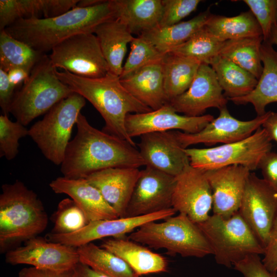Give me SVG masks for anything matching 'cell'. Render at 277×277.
Listing matches in <instances>:
<instances>
[{"label": "cell", "mask_w": 277, "mask_h": 277, "mask_svg": "<svg viewBox=\"0 0 277 277\" xmlns=\"http://www.w3.org/2000/svg\"><path fill=\"white\" fill-rule=\"evenodd\" d=\"M262 127L266 130L271 140L277 143V112L271 111Z\"/></svg>", "instance_id": "cell-48"}, {"label": "cell", "mask_w": 277, "mask_h": 277, "mask_svg": "<svg viewBox=\"0 0 277 277\" xmlns=\"http://www.w3.org/2000/svg\"><path fill=\"white\" fill-rule=\"evenodd\" d=\"M9 81L12 86L16 88L27 80L30 73L22 68L11 70L8 73Z\"/></svg>", "instance_id": "cell-47"}, {"label": "cell", "mask_w": 277, "mask_h": 277, "mask_svg": "<svg viewBox=\"0 0 277 277\" xmlns=\"http://www.w3.org/2000/svg\"><path fill=\"white\" fill-rule=\"evenodd\" d=\"M140 173L138 168H109L85 179L100 191L119 217H124Z\"/></svg>", "instance_id": "cell-21"}, {"label": "cell", "mask_w": 277, "mask_h": 277, "mask_svg": "<svg viewBox=\"0 0 277 277\" xmlns=\"http://www.w3.org/2000/svg\"><path fill=\"white\" fill-rule=\"evenodd\" d=\"M73 269L60 271L30 266L22 269L18 277H73Z\"/></svg>", "instance_id": "cell-46"}, {"label": "cell", "mask_w": 277, "mask_h": 277, "mask_svg": "<svg viewBox=\"0 0 277 277\" xmlns=\"http://www.w3.org/2000/svg\"><path fill=\"white\" fill-rule=\"evenodd\" d=\"M114 18L111 0L91 7H75L57 16L20 18L4 30L43 53L75 35L92 33L100 24Z\"/></svg>", "instance_id": "cell-2"}, {"label": "cell", "mask_w": 277, "mask_h": 277, "mask_svg": "<svg viewBox=\"0 0 277 277\" xmlns=\"http://www.w3.org/2000/svg\"><path fill=\"white\" fill-rule=\"evenodd\" d=\"M49 186L55 193L69 196L83 211L89 222L120 217L100 191L86 179L61 176L52 181Z\"/></svg>", "instance_id": "cell-22"}, {"label": "cell", "mask_w": 277, "mask_h": 277, "mask_svg": "<svg viewBox=\"0 0 277 277\" xmlns=\"http://www.w3.org/2000/svg\"><path fill=\"white\" fill-rule=\"evenodd\" d=\"M73 277H109L98 272L88 266L79 262L73 269Z\"/></svg>", "instance_id": "cell-49"}, {"label": "cell", "mask_w": 277, "mask_h": 277, "mask_svg": "<svg viewBox=\"0 0 277 277\" xmlns=\"http://www.w3.org/2000/svg\"><path fill=\"white\" fill-rule=\"evenodd\" d=\"M172 206L196 224L209 217L212 194L204 171L190 165L175 176Z\"/></svg>", "instance_id": "cell-15"}, {"label": "cell", "mask_w": 277, "mask_h": 277, "mask_svg": "<svg viewBox=\"0 0 277 277\" xmlns=\"http://www.w3.org/2000/svg\"><path fill=\"white\" fill-rule=\"evenodd\" d=\"M214 118L211 114L199 116L181 115L167 103L158 109L142 113H130L126 118L128 135L133 138L148 133L180 130L195 133Z\"/></svg>", "instance_id": "cell-17"}, {"label": "cell", "mask_w": 277, "mask_h": 277, "mask_svg": "<svg viewBox=\"0 0 277 277\" xmlns=\"http://www.w3.org/2000/svg\"><path fill=\"white\" fill-rule=\"evenodd\" d=\"M59 79L71 90L87 100L105 121L103 131L125 140L135 146L125 127L130 113L152 111L133 97L122 85L120 76L110 72L99 78H88L68 71H56Z\"/></svg>", "instance_id": "cell-3"}, {"label": "cell", "mask_w": 277, "mask_h": 277, "mask_svg": "<svg viewBox=\"0 0 277 277\" xmlns=\"http://www.w3.org/2000/svg\"><path fill=\"white\" fill-rule=\"evenodd\" d=\"M204 27L222 42L263 36L259 24L250 10L232 17L211 14Z\"/></svg>", "instance_id": "cell-32"}, {"label": "cell", "mask_w": 277, "mask_h": 277, "mask_svg": "<svg viewBox=\"0 0 277 277\" xmlns=\"http://www.w3.org/2000/svg\"><path fill=\"white\" fill-rule=\"evenodd\" d=\"M104 0H80L76 7L80 8L91 7L102 3Z\"/></svg>", "instance_id": "cell-50"}, {"label": "cell", "mask_w": 277, "mask_h": 277, "mask_svg": "<svg viewBox=\"0 0 277 277\" xmlns=\"http://www.w3.org/2000/svg\"><path fill=\"white\" fill-rule=\"evenodd\" d=\"M80 262L109 277H140L122 259L92 242L76 248Z\"/></svg>", "instance_id": "cell-34"}, {"label": "cell", "mask_w": 277, "mask_h": 277, "mask_svg": "<svg viewBox=\"0 0 277 277\" xmlns=\"http://www.w3.org/2000/svg\"><path fill=\"white\" fill-rule=\"evenodd\" d=\"M256 19L262 32L263 42H269L277 25V0H244Z\"/></svg>", "instance_id": "cell-40"}, {"label": "cell", "mask_w": 277, "mask_h": 277, "mask_svg": "<svg viewBox=\"0 0 277 277\" xmlns=\"http://www.w3.org/2000/svg\"><path fill=\"white\" fill-rule=\"evenodd\" d=\"M233 267L243 277H277V272L269 271L258 254L248 255Z\"/></svg>", "instance_id": "cell-42"}, {"label": "cell", "mask_w": 277, "mask_h": 277, "mask_svg": "<svg viewBox=\"0 0 277 277\" xmlns=\"http://www.w3.org/2000/svg\"><path fill=\"white\" fill-rule=\"evenodd\" d=\"M263 36L225 41L219 55L233 62L259 79L263 71L261 46Z\"/></svg>", "instance_id": "cell-33"}, {"label": "cell", "mask_w": 277, "mask_h": 277, "mask_svg": "<svg viewBox=\"0 0 277 277\" xmlns=\"http://www.w3.org/2000/svg\"><path fill=\"white\" fill-rule=\"evenodd\" d=\"M163 14L159 27L175 25L194 11L200 0H162Z\"/></svg>", "instance_id": "cell-41"}, {"label": "cell", "mask_w": 277, "mask_h": 277, "mask_svg": "<svg viewBox=\"0 0 277 277\" xmlns=\"http://www.w3.org/2000/svg\"><path fill=\"white\" fill-rule=\"evenodd\" d=\"M15 89L9 81L7 73L0 69V106L3 114L9 113Z\"/></svg>", "instance_id": "cell-45"}, {"label": "cell", "mask_w": 277, "mask_h": 277, "mask_svg": "<svg viewBox=\"0 0 277 277\" xmlns=\"http://www.w3.org/2000/svg\"><path fill=\"white\" fill-rule=\"evenodd\" d=\"M272 140L262 127L243 140L206 148H185L191 166L206 171L240 165L250 171L258 169L264 155L271 151Z\"/></svg>", "instance_id": "cell-9"}, {"label": "cell", "mask_w": 277, "mask_h": 277, "mask_svg": "<svg viewBox=\"0 0 277 277\" xmlns=\"http://www.w3.org/2000/svg\"><path fill=\"white\" fill-rule=\"evenodd\" d=\"M201 64L193 58L171 52L165 54L162 65L164 90L168 103L189 88Z\"/></svg>", "instance_id": "cell-30"}, {"label": "cell", "mask_w": 277, "mask_h": 277, "mask_svg": "<svg viewBox=\"0 0 277 277\" xmlns=\"http://www.w3.org/2000/svg\"><path fill=\"white\" fill-rule=\"evenodd\" d=\"M162 61L144 66L120 79L122 85L133 97L152 110L168 103Z\"/></svg>", "instance_id": "cell-23"}, {"label": "cell", "mask_w": 277, "mask_h": 277, "mask_svg": "<svg viewBox=\"0 0 277 277\" xmlns=\"http://www.w3.org/2000/svg\"><path fill=\"white\" fill-rule=\"evenodd\" d=\"M262 261L270 271L277 272V216L272 224Z\"/></svg>", "instance_id": "cell-43"}, {"label": "cell", "mask_w": 277, "mask_h": 277, "mask_svg": "<svg viewBox=\"0 0 277 277\" xmlns=\"http://www.w3.org/2000/svg\"><path fill=\"white\" fill-rule=\"evenodd\" d=\"M209 65L228 100L248 95L258 84V80L251 73L219 55L211 61Z\"/></svg>", "instance_id": "cell-31"}, {"label": "cell", "mask_w": 277, "mask_h": 277, "mask_svg": "<svg viewBox=\"0 0 277 277\" xmlns=\"http://www.w3.org/2000/svg\"><path fill=\"white\" fill-rule=\"evenodd\" d=\"M48 217L37 195L20 181L2 186L0 195V250L37 236Z\"/></svg>", "instance_id": "cell-4"}, {"label": "cell", "mask_w": 277, "mask_h": 277, "mask_svg": "<svg viewBox=\"0 0 277 277\" xmlns=\"http://www.w3.org/2000/svg\"><path fill=\"white\" fill-rule=\"evenodd\" d=\"M86 99L74 92L51 108L29 129L28 135L44 156L55 165H61L81 110Z\"/></svg>", "instance_id": "cell-8"}, {"label": "cell", "mask_w": 277, "mask_h": 277, "mask_svg": "<svg viewBox=\"0 0 277 277\" xmlns=\"http://www.w3.org/2000/svg\"><path fill=\"white\" fill-rule=\"evenodd\" d=\"M93 33L109 68V72L120 76L127 45L134 37L127 27L113 18L100 24Z\"/></svg>", "instance_id": "cell-28"}, {"label": "cell", "mask_w": 277, "mask_h": 277, "mask_svg": "<svg viewBox=\"0 0 277 277\" xmlns=\"http://www.w3.org/2000/svg\"><path fill=\"white\" fill-rule=\"evenodd\" d=\"M159 221L143 224L128 239L152 248L164 249L170 255L202 258L212 254L205 236L186 214L179 213Z\"/></svg>", "instance_id": "cell-5"}, {"label": "cell", "mask_w": 277, "mask_h": 277, "mask_svg": "<svg viewBox=\"0 0 277 277\" xmlns=\"http://www.w3.org/2000/svg\"><path fill=\"white\" fill-rule=\"evenodd\" d=\"M100 247L124 260L139 276L168 271V263L164 256L128 238L104 240Z\"/></svg>", "instance_id": "cell-24"}, {"label": "cell", "mask_w": 277, "mask_h": 277, "mask_svg": "<svg viewBox=\"0 0 277 277\" xmlns=\"http://www.w3.org/2000/svg\"><path fill=\"white\" fill-rule=\"evenodd\" d=\"M54 224L52 233L69 234L76 232L89 223L85 214L71 198L63 199L52 216Z\"/></svg>", "instance_id": "cell-37"}, {"label": "cell", "mask_w": 277, "mask_h": 277, "mask_svg": "<svg viewBox=\"0 0 277 277\" xmlns=\"http://www.w3.org/2000/svg\"><path fill=\"white\" fill-rule=\"evenodd\" d=\"M211 13L208 8L193 18L170 26L157 27L140 36L166 54L187 41L206 24Z\"/></svg>", "instance_id": "cell-29"}, {"label": "cell", "mask_w": 277, "mask_h": 277, "mask_svg": "<svg viewBox=\"0 0 277 277\" xmlns=\"http://www.w3.org/2000/svg\"><path fill=\"white\" fill-rule=\"evenodd\" d=\"M130 44V52L123 66L120 79L127 77L144 66L162 61L165 55L141 36L134 37Z\"/></svg>", "instance_id": "cell-38"}, {"label": "cell", "mask_w": 277, "mask_h": 277, "mask_svg": "<svg viewBox=\"0 0 277 277\" xmlns=\"http://www.w3.org/2000/svg\"><path fill=\"white\" fill-rule=\"evenodd\" d=\"M29 129L17 121H11L8 115H0V156L14 159L18 153L19 141L28 135Z\"/></svg>", "instance_id": "cell-39"}, {"label": "cell", "mask_w": 277, "mask_h": 277, "mask_svg": "<svg viewBox=\"0 0 277 277\" xmlns=\"http://www.w3.org/2000/svg\"><path fill=\"white\" fill-rule=\"evenodd\" d=\"M239 212L265 249L277 216V190L250 172Z\"/></svg>", "instance_id": "cell-11"}, {"label": "cell", "mask_w": 277, "mask_h": 277, "mask_svg": "<svg viewBox=\"0 0 277 277\" xmlns=\"http://www.w3.org/2000/svg\"><path fill=\"white\" fill-rule=\"evenodd\" d=\"M44 54L14 38L5 30H1L0 69L6 73L22 68L30 73Z\"/></svg>", "instance_id": "cell-35"}, {"label": "cell", "mask_w": 277, "mask_h": 277, "mask_svg": "<svg viewBox=\"0 0 277 277\" xmlns=\"http://www.w3.org/2000/svg\"><path fill=\"white\" fill-rule=\"evenodd\" d=\"M114 18L130 32L140 36L159 26L163 14L162 0H111Z\"/></svg>", "instance_id": "cell-26"}, {"label": "cell", "mask_w": 277, "mask_h": 277, "mask_svg": "<svg viewBox=\"0 0 277 277\" xmlns=\"http://www.w3.org/2000/svg\"><path fill=\"white\" fill-rule=\"evenodd\" d=\"M268 42H269L272 45L274 44L277 46V25L272 29L271 37Z\"/></svg>", "instance_id": "cell-51"}, {"label": "cell", "mask_w": 277, "mask_h": 277, "mask_svg": "<svg viewBox=\"0 0 277 277\" xmlns=\"http://www.w3.org/2000/svg\"><path fill=\"white\" fill-rule=\"evenodd\" d=\"M258 168L261 170L263 179L277 190V153L271 151L266 153Z\"/></svg>", "instance_id": "cell-44"}, {"label": "cell", "mask_w": 277, "mask_h": 277, "mask_svg": "<svg viewBox=\"0 0 277 277\" xmlns=\"http://www.w3.org/2000/svg\"><path fill=\"white\" fill-rule=\"evenodd\" d=\"M80 0H1L0 30L20 18H50L75 8Z\"/></svg>", "instance_id": "cell-27"}, {"label": "cell", "mask_w": 277, "mask_h": 277, "mask_svg": "<svg viewBox=\"0 0 277 277\" xmlns=\"http://www.w3.org/2000/svg\"><path fill=\"white\" fill-rule=\"evenodd\" d=\"M224 42L212 34L204 26L187 41L170 52L193 58L209 65L211 61L219 55Z\"/></svg>", "instance_id": "cell-36"}, {"label": "cell", "mask_w": 277, "mask_h": 277, "mask_svg": "<svg viewBox=\"0 0 277 277\" xmlns=\"http://www.w3.org/2000/svg\"><path fill=\"white\" fill-rule=\"evenodd\" d=\"M261 52L263 68L255 88L247 95L228 99L236 105L250 103L258 116L266 113L268 104L277 102V51L271 43L263 42Z\"/></svg>", "instance_id": "cell-25"}, {"label": "cell", "mask_w": 277, "mask_h": 277, "mask_svg": "<svg viewBox=\"0 0 277 277\" xmlns=\"http://www.w3.org/2000/svg\"><path fill=\"white\" fill-rule=\"evenodd\" d=\"M76 125V134L69 142L61 165L63 176L85 179L109 168L145 166L135 146L93 127L81 113Z\"/></svg>", "instance_id": "cell-1"}, {"label": "cell", "mask_w": 277, "mask_h": 277, "mask_svg": "<svg viewBox=\"0 0 277 277\" xmlns=\"http://www.w3.org/2000/svg\"><path fill=\"white\" fill-rule=\"evenodd\" d=\"M5 261L12 265L25 264L64 271L73 269L80 258L75 247L35 236L26 241L23 246L8 251Z\"/></svg>", "instance_id": "cell-13"}, {"label": "cell", "mask_w": 277, "mask_h": 277, "mask_svg": "<svg viewBox=\"0 0 277 277\" xmlns=\"http://www.w3.org/2000/svg\"><path fill=\"white\" fill-rule=\"evenodd\" d=\"M49 57L55 68L82 77L99 78L109 72L97 38L92 33L67 38L54 47Z\"/></svg>", "instance_id": "cell-10"}, {"label": "cell", "mask_w": 277, "mask_h": 277, "mask_svg": "<svg viewBox=\"0 0 277 277\" xmlns=\"http://www.w3.org/2000/svg\"><path fill=\"white\" fill-rule=\"evenodd\" d=\"M204 171L212 191L213 214L228 218L238 212L250 171L231 165Z\"/></svg>", "instance_id": "cell-20"}, {"label": "cell", "mask_w": 277, "mask_h": 277, "mask_svg": "<svg viewBox=\"0 0 277 277\" xmlns=\"http://www.w3.org/2000/svg\"><path fill=\"white\" fill-rule=\"evenodd\" d=\"M212 250L216 263L227 268L265 249L239 211L226 218L213 214L197 223Z\"/></svg>", "instance_id": "cell-7"}, {"label": "cell", "mask_w": 277, "mask_h": 277, "mask_svg": "<svg viewBox=\"0 0 277 277\" xmlns=\"http://www.w3.org/2000/svg\"><path fill=\"white\" fill-rule=\"evenodd\" d=\"M56 71L49 57L45 54L33 68L21 89L15 93L9 113L16 121L26 126L74 93L59 79Z\"/></svg>", "instance_id": "cell-6"}, {"label": "cell", "mask_w": 277, "mask_h": 277, "mask_svg": "<svg viewBox=\"0 0 277 277\" xmlns=\"http://www.w3.org/2000/svg\"><path fill=\"white\" fill-rule=\"evenodd\" d=\"M223 92L211 67L202 63L189 88L168 103L177 113L201 116L208 108L226 106L228 100Z\"/></svg>", "instance_id": "cell-18"}, {"label": "cell", "mask_w": 277, "mask_h": 277, "mask_svg": "<svg viewBox=\"0 0 277 277\" xmlns=\"http://www.w3.org/2000/svg\"><path fill=\"white\" fill-rule=\"evenodd\" d=\"M217 117L213 118L200 131L188 133L176 130L177 138L184 148L198 144L212 146L228 144L246 138L252 134L268 118L271 111L249 121L239 120L230 113L226 106L219 109Z\"/></svg>", "instance_id": "cell-16"}, {"label": "cell", "mask_w": 277, "mask_h": 277, "mask_svg": "<svg viewBox=\"0 0 277 277\" xmlns=\"http://www.w3.org/2000/svg\"><path fill=\"white\" fill-rule=\"evenodd\" d=\"M140 137L139 152L146 166L176 176L190 165L176 130L148 133Z\"/></svg>", "instance_id": "cell-19"}, {"label": "cell", "mask_w": 277, "mask_h": 277, "mask_svg": "<svg viewBox=\"0 0 277 277\" xmlns=\"http://www.w3.org/2000/svg\"><path fill=\"white\" fill-rule=\"evenodd\" d=\"M176 212L171 208L148 215L92 221L76 232L69 234L50 232L45 238L50 242L77 248L105 238H123L145 223L163 220L174 215Z\"/></svg>", "instance_id": "cell-12"}, {"label": "cell", "mask_w": 277, "mask_h": 277, "mask_svg": "<svg viewBox=\"0 0 277 277\" xmlns=\"http://www.w3.org/2000/svg\"><path fill=\"white\" fill-rule=\"evenodd\" d=\"M175 176L150 167L140 170L124 217L148 215L172 208Z\"/></svg>", "instance_id": "cell-14"}]
</instances>
